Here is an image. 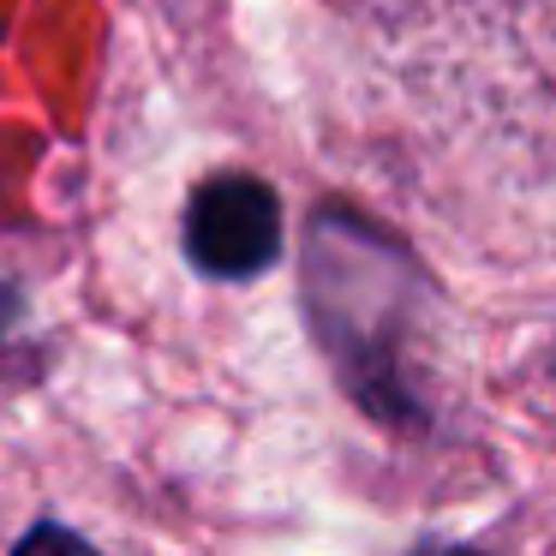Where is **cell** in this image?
<instances>
[{"mask_svg": "<svg viewBox=\"0 0 556 556\" xmlns=\"http://www.w3.org/2000/svg\"><path fill=\"white\" fill-rule=\"evenodd\" d=\"M186 252L204 276L222 281H245L257 269H269L281 252L276 192L252 174H222V180L198 186L192 210H186Z\"/></svg>", "mask_w": 556, "mask_h": 556, "instance_id": "cell-1", "label": "cell"}, {"mask_svg": "<svg viewBox=\"0 0 556 556\" xmlns=\"http://www.w3.org/2000/svg\"><path fill=\"white\" fill-rule=\"evenodd\" d=\"M13 556H97L78 532H66V527H54V520H42V527H30L25 539H18V551Z\"/></svg>", "mask_w": 556, "mask_h": 556, "instance_id": "cell-2", "label": "cell"}]
</instances>
